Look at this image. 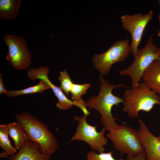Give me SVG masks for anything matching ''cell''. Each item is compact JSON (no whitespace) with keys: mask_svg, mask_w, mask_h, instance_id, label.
Instances as JSON below:
<instances>
[{"mask_svg":"<svg viewBox=\"0 0 160 160\" xmlns=\"http://www.w3.org/2000/svg\"><path fill=\"white\" fill-rule=\"evenodd\" d=\"M99 80L100 85L98 95L89 97L85 103L89 109L94 108L99 112L101 115L100 123L103 125V128L108 132L119 126L116 122L118 119L114 118L112 113L113 107L117 106L124 102L123 98L113 94L112 90L115 88L127 87L122 84L116 85L111 84L106 81L101 74L99 75Z\"/></svg>","mask_w":160,"mask_h":160,"instance_id":"6da1fadb","label":"cell"},{"mask_svg":"<svg viewBox=\"0 0 160 160\" xmlns=\"http://www.w3.org/2000/svg\"><path fill=\"white\" fill-rule=\"evenodd\" d=\"M15 118L27 134L28 139L40 145L41 153L50 156L58 149L57 139L47 124L28 112L17 114Z\"/></svg>","mask_w":160,"mask_h":160,"instance_id":"7a4b0ae2","label":"cell"},{"mask_svg":"<svg viewBox=\"0 0 160 160\" xmlns=\"http://www.w3.org/2000/svg\"><path fill=\"white\" fill-rule=\"evenodd\" d=\"M122 109L130 117L138 118V113L149 112L155 105H160V96L149 88L143 82L125 90Z\"/></svg>","mask_w":160,"mask_h":160,"instance_id":"3957f363","label":"cell"},{"mask_svg":"<svg viewBox=\"0 0 160 160\" xmlns=\"http://www.w3.org/2000/svg\"><path fill=\"white\" fill-rule=\"evenodd\" d=\"M106 136L112 142L114 148L121 155L136 156L144 150L138 130L124 125L118 126L108 131Z\"/></svg>","mask_w":160,"mask_h":160,"instance_id":"277c9868","label":"cell"},{"mask_svg":"<svg viewBox=\"0 0 160 160\" xmlns=\"http://www.w3.org/2000/svg\"><path fill=\"white\" fill-rule=\"evenodd\" d=\"M160 49L153 42V36L149 37L145 45L139 49L134 60L128 67L120 72L121 75L128 76L131 79L132 86L139 84L147 68L154 60L159 59Z\"/></svg>","mask_w":160,"mask_h":160,"instance_id":"5b68a950","label":"cell"},{"mask_svg":"<svg viewBox=\"0 0 160 160\" xmlns=\"http://www.w3.org/2000/svg\"><path fill=\"white\" fill-rule=\"evenodd\" d=\"M131 53L129 39L119 40L112 44L105 52L96 54L93 56L94 67L101 75H105L109 73L113 64L124 61Z\"/></svg>","mask_w":160,"mask_h":160,"instance_id":"8992f818","label":"cell"},{"mask_svg":"<svg viewBox=\"0 0 160 160\" xmlns=\"http://www.w3.org/2000/svg\"><path fill=\"white\" fill-rule=\"evenodd\" d=\"M87 116H76L75 121L78 122L75 134L68 143L74 140H81L87 143L94 151L99 153L104 152V146L107 143L108 139L105 136L106 130L103 127L100 132L97 130V127L91 125L87 122Z\"/></svg>","mask_w":160,"mask_h":160,"instance_id":"52a82bcc","label":"cell"},{"mask_svg":"<svg viewBox=\"0 0 160 160\" xmlns=\"http://www.w3.org/2000/svg\"><path fill=\"white\" fill-rule=\"evenodd\" d=\"M8 48L6 59L16 70H22L28 68L31 55L25 40L17 35L5 34L3 37Z\"/></svg>","mask_w":160,"mask_h":160,"instance_id":"ba28073f","label":"cell"},{"mask_svg":"<svg viewBox=\"0 0 160 160\" xmlns=\"http://www.w3.org/2000/svg\"><path fill=\"white\" fill-rule=\"evenodd\" d=\"M49 71L46 66H41L38 68H31L28 70L27 76L31 80L35 81L36 79H40L44 81L51 89L58 101L56 106L61 110H67L70 109L73 105L79 108L83 113H87L88 110L85 102L81 100L78 101H72L68 98L59 87L55 85L48 77Z\"/></svg>","mask_w":160,"mask_h":160,"instance_id":"9c48e42d","label":"cell"},{"mask_svg":"<svg viewBox=\"0 0 160 160\" xmlns=\"http://www.w3.org/2000/svg\"><path fill=\"white\" fill-rule=\"evenodd\" d=\"M153 12L150 11L146 15L137 13L124 15L121 17L122 26L131 34L132 41L130 46L131 52L135 58L138 52L145 29L148 23L153 19Z\"/></svg>","mask_w":160,"mask_h":160,"instance_id":"30bf717a","label":"cell"},{"mask_svg":"<svg viewBox=\"0 0 160 160\" xmlns=\"http://www.w3.org/2000/svg\"><path fill=\"white\" fill-rule=\"evenodd\" d=\"M139 125L138 132L147 160H160V142L142 120H139Z\"/></svg>","mask_w":160,"mask_h":160,"instance_id":"8fae6325","label":"cell"},{"mask_svg":"<svg viewBox=\"0 0 160 160\" xmlns=\"http://www.w3.org/2000/svg\"><path fill=\"white\" fill-rule=\"evenodd\" d=\"M37 143L27 139L16 154L10 155L9 160H50V155L44 154L40 151Z\"/></svg>","mask_w":160,"mask_h":160,"instance_id":"7c38bea8","label":"cell"},{"mask_svg":"<svg viewBox=\"0 0 160 160\" xmlns=\"http://www.w3.org/2000/svg\"><path fill=\"white\" fill-rule=\"evenodd\" d=\"M142 79L149 88L160 94V58L152 63L144 72Z\"/></svg>","mask_w":160,"mask_h":160,"instance_id":"4fadbf2b","label":"cell"},{"mask_svg":"<svg viewBox=\"0 0 160 160\" xmlns=\"http://www.w3.org/2000/svg\"><path fill=\"white\" fill-rule=\"evenodd\" d=\"M22 2L21 0H0V18L5 20L16 18Z\"/></svg>","mask_w":160,"mask_h":160,"instance_id":"5bb4252c","label":"cell"},{"mask_svg":"<svg viewBox=\"0 0 160 160\" xmlns=\"http://www.w3.org/2000/svg\"><path fill=\"white\" fill-rule=\"evenodd\" d=\"M8 134L14 141L15 147L19 150L23 145L28 137L20 124L17 121L7 124Z\"/></svg>","mask_w":160,"mask_h":160,"instance_id":"9a60e30c","label":"cell"},{"mask_svg":"<svg viewBox=\"0 0 160 160\" xmlns=\"http://www.w3.org/2000/svg\"><path fill=\"white\" fill-rule=\"evenodd\" d=\"M49 89L50 88L47 84L44 81L41 80L38 84L35 86L18 90H7L6 94L8 97H12L21 95L41 93Z\"/></svg>","mask_w":160,"mask_h":160,"instance_id":"2e32d148","label":"cell"},{"mask_svg":"<svg viewBox=\"0 0 160 160\" xmlns=\"http://www.w3.org/2000/svg\"><path fill=\"white\" fill-rule=\"evenodd\" d=\"M8 131L7 125H0V146L9 155L15 154L17 150L11 145L9 139Z\"/></svg>","mask_w":160,"mask_h":160,"instance_id":"e0dca14e","label":"cell"},{"mask_svg":"<svg viewBox=\"0 0 160 160\" xmlns=\"http://www.w3.org/2000/svg\"><path fill=\"white\" fill-rule=\"evenodd\" d=\"M90 87V83L78 84L73 83L70 92L72 100L76 101L81 100L82 95L86 94Z\"/></svg>","mask_w":160,"mask_h":160,"instance_id":"ac0fdd59","label":"cell"},{"mask_svg":"<svg viewBox=\"0 0 160 160\" xmlns=\"http://www.w3.org/2000/svg\"><path fill=\"white\" fill-rule=\"evenodd\" d=\"M58 79L60 83V88L65 94L68 95L73 83L68 75L66 69L60 72Z\"/></svg>","mask_w":160,"mask_h":160,"instance_id":"d6986e66","label":"cell"},{"mask_svg":"<svg viewBox=\"0 0 160 160\" xmlns=\"http://www.w3.org/2000/svg\"><path fill=\"white\" fill-rule=\"evenodd\" d=\"M113 152L112 151L107 153H97L93 151H90L87 154V160H124L122 158L119 159H115L113 155Z\"/></svg>","mask_w":160,"mask_h":160,"instance_id":"ffe728a7","label":"cell"},{"mask_svg":"<svg viewBox=\"0 0 160 160\" xmlns=\"http://www.w3.org/2000/svg\"><path fill=\"white\" fill-rule=\"evenodd\" d=\"M127 160H147L146 152L144 149L140 153L136 156L127 155Z\"/></svg>","mask_w":160,"mask_h":160,"instance_id":"44dd1931","label":"cell"},{"mask_svg":"<svg viewBox=\"0 0 160 160\" xmlns=\"http://www.w3.org/2000/svg\"><path fill=\"white\" fill-rule=\"evenodd\" d=\"M7 90L5 89L3 82L2 75L0 73V94L6 93Z\"/></svg>","mask_w":160,"mask_h":160,"instance_id":"7402d4cb","label":"cell"},{"mask_svg":"<svg viewBox=\"0 0 160 160\" xmlns=\"http://www.w3.org/2000/svg\"><path fill=\"white\" fill-rule=\"evenodd\" d=\"M8 154L7 153L4 151L3 152H2L0 154V158H8L9 157Z\"/></svg>","mask_w":160,"mask_h":160,"instance_id":"603a6c76","label":"cell"},{"mask_svg":"<svg viewBox=\"0 0 160 160\" xmlns=\"http://www.w3.org/2000/svg\"><path fill=\"white\" fill-rule=\"evenodd\" d=\"M158 2L159 6L160 7V0H158ZM158 20H159V23H160V14L159 15V16H158Z\"/></svg>","mask_w":160,"mask_h":160,"instance_id":"cb8c5ba5","label":"cell"},{"mask_svg":"<svg viewBox=\"0 0 160 160\" xmlns=\"http://www.w3.org/2000/svg\"><path fill=\"white\" fill-rule=\"evenodd\" d=\"M157 36L160 38V30H159L157 34Z\"/></svg>","mask_w":160,"mask_h":160,"instance_id":"d4e9b609","label":"cell"},{"mask_svg":"<svg viewBox=\"0 0 160 160\" xmlns=\"http://www.w3.org/2000/svg\"><path fill=\"white\" fill-rule=\"evenodd\" d=\"M157 138L159 141L160 142V136L157 137Z\"/></svg>","mask_w":160,"mask_h":160,"instance_id":"484cf974","label":"cell"},{"mask_svg":"<svg viewBox=\"0 0 160 160\" xmlns=\"http://www.w3.org/2000/svg\"><path fill=\"white\" fill-rule=\"evenodd\" d=\"M159 56L160 57V49H159Z\"/></svg>","mask_w":160,"mask_h":160,"instance_id":"4316f807","label":"cell"},{"mask_svg":"<svg viewBox=\"0 0 160 160\" xmlns=\"http://www.w3.org/2000/svg\"><path fill=\"white\" fill-rule=\"evenodd\" d=\"M159 105L160 106V105Z\"/></svg>","mask_w":160,"mask_h":160,"instance_id":"83f0119b","label":"cell"},{"mask_svg":"<svg viewBox=\"0 0 160 160\" xmlns=\"http://www.w3.org/2000/svg\"></svg>","mask_w":160,"mask_h":160,"instance_id":"f1b7e54d","label":"cell"}]
</instances>
